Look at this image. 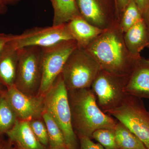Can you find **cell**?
<instances>
[{
  "label": "cell",
  "instance_id": "19",
  "mask_svg": "<svg viewBox=\"0 0 149 149\" xmlns=\"http://www.w3.org/2000/svg\"><path fill=\"white\" fill-rule=\"evenodd\" d=\"M6 91L0 96V136H1L6 134L18 120L7 98Z\"/></svg>",
  "mask_w": 149,
  "mask_h": 149
},
{
  "label": "cell",
  "instance_id": "10",
  "mask_svg": "<svg viewBox=\"0 0 149 149\" xmlns=\"http://www.w3.org/2000/svg\"><path fill=\"white\" fill-rule=\"evenodd\" d=\"M80 15L89 23L105 30L119 21L115 0H75Z\"/></svg>",
  "mask_w": 149,
  "mask_h": 149
},
{
  "label": "cell",
  "instance_id": "34",
  "mask_svg": "<svg viewBox=\"0 0 149 149\" xmlns=\"http://www.w3.org/2000/svg\"><path fill=\"white\" fill-rule=\"evenodd\" d=\"M2 138L1 136H0V143H1V141H2Z\"/></svg>",
  "mask_w": 149,
  "mask_h": 149
},
{
  "label": "cell",
  "instance_id": "26",
  "mask_svg": "<svg viewBox=\"0 0 149 149\" xmlns=\"http://www.w3.org/2000/svg\"><path fill=\"white\" fill-rule=\"evenodd\" d=\"M130 1V0H116V6L119 19L120 15Z\"/></svg>",
  "mask_w": 149,
  "mask_h": 149
},
{
  "label": "cell",
  "instance_id": "32",
  "mask_svg": "<svg viewBox=\"0 0 149 149\" xmlns=\"http://www.w3.org/2000/svg\"><path fill=\"white\" fill-rule=\"evenodd\" d=\"M7 90V88L4 85L0 80V96L5 92Z\"/></svg>",
  "mask_w": 149,
  "mask_h": 149
},
{
  "label": "cell",
  "instance_id": "17",
  "mask_svg": "<svg viewBox=\"0 0 149 149\" xmlns=\"http://www.w3.org/2000/svg\"><path fill=\"white\" fill-rule=\"evenodd\" d=\"M54 10L53 25L65 24L80 15L75 0H50Z\"/></svg>",
  "mask_w": 149,
  "mask_h": 149
},
{
  "label": "cell",
  "instance_id": "4",
  "mask_svg": "<svg viewBox=\"0 0 149 149\" xmlns=\"http://www.w3.org/2000/svg\"><path fill=\"white\" fill-rule=\"evenodd\" d=\"M101 70L85 48L77 47L68 58L61 75L68 91L90 88Z\"/></svg>",
  "mask_w": 149,
  "mask_h": 149
},
{
  "label": "cell",
  "instance_id": "23",
  "mask_svg": "<svg viewBox=\"0 0 149 149\" xmlns=\"http://www.w3.org/2000/svg\"><path fill=\"white\" fill-rule=\"evenodd\" d=\"M28 122L32 132L40 143L46 148L49 146L47 129L42 116L34 118Z\"/></svg>",
  "mask_w": 149,
  "mask_h": 149
},
{
  "label": "cell",
  "instance_id": "2",
  "mask_svg": "<svg viewBox=\"0 0 149 149\" xmlns=\"http://www.w3.org/2000/svg\"><path fill=\"white\" fill-rule=\"evenodd\" d=\"M68 98L72 127L77 138L92 139L97 129L114 130L118 121L100 108L91 88L68 91Z\"/></svg>",
  "mask_w": 149,
  "mask_h": 149
},
{
  "label": "cell",
  "instance_id": "20",
  "mask_svg": "<svg viewBox=\"0 0 149 149\" xmlns=\"http://www.w3.org/2000/svg\"><path fill=\"white\" fill-rule=\"evenodd\" d=\"M45 123L49 137V146L56 149H70L67 144L61 129L47 112L42 115Z\"/></svg>",
  "mask_w": 149,
  "mask_h": 149
},
{
  "label": "cell",
  "instance_id": "6",
  "mask_svg": "<svg viewBox=\"0 0 149 149\" xmlns=\"http://www.w3.org/2000/svg\"><path fill=\"white\" fill-rule=\"evenodd\" d=\"M19 60L14 87L25 95L36 96L42 79V48L18 49Z\"/></svg>",
  "mask_w": 149,
  "mask_h": 149
},
{
  "label": "cell",
  "instance_id": "24",
  "mask_svg": "<svg viewBox=\"0 0 149 149\" xmlns=\"http://www.w3.org/2000/svg\"><path fill=\"white\" fill-rule=\"evenodd\" d=\"M80 140V149H105L99 143H96L92 139L86 137L78 138Z\"/></svg>",
  "mask_w": 149,
  "mask_h": 149
},
{
  "label": "cell",
  "instance_id": "30",
  "mask_svg": "<svg viewBox=\"0 0 149 149\" xmlns=\"http://www.w3.org/2000/svg\"><path fill=\"white\" fill-rule=\"evenodd\" d=\"M7 10V6L2 0H0V15L6 13Z\"/></svg>",
  "mask_w": 149,
  "mask_h": 149
},
{
  "label": "cell",
  "instance_id": "31",
  "mask_svg": "<svg viewBox=\"0 0 149 149\" xmlns=\"http://www.w3.org/2000/svg\"><path fill=\"white\" fill-rule=\"evenodd\" d=\"M3 2L7 6L13 5L19 2L21 0H2Z\"/></svg>",
  "mask_w": 149,
  "mask_h": 149
},
{
  "label": "cell",
  "instance_id": "22",
  "mask_svg": "<svg viewBox=\"0 0 149 149\" xmlns=\"http://www.w3.org/2000/svg\"><path fill=\"white\" fill-rule=\"evenodd\" d=\"M98 142L105 149H118L116 141L114 130L100 128L94 131L92 139Z\"/></svg>",
  "mask_w": 149,
  "mask_h": 149
},
{
  "label": "cell",
  "instance_id": "29",
  "mask_svg": "<svg viewBox=\"0 0 149 149\" xmlns=\"http://www.w3.org/2000/svg\"><path fill=\"white\" fill-rule=\"evenodd\" d=\"M143 18L146 22L147 28H148L149 38V6L148 8H147V10L143 15ZM148 49H149V47Z\"/></svg>",
  "mask_w": 149,
  "mask_h": 149
},
{
  "label": "cell",
  "instance_id": "27",
  "mask_svg": "<svg viewBox=\"0 0 149 149\" xmlns=\"http://www.w3.org/2000/svg\"><path fill=\"white\" fill-rule=\"evenodd\" d=\"M135 1L142 14V17L149 6V0H135Z\"/></svg>",
  "mask_w": 149,
  "mask_h": 149
},
{
  "label": "cell",
  "instance_id": "33",
  "mask_svg": "<svg viewBox=\"0 0 149 149\" xmlns=\"http://www.w3.org/2000/svg\"><path fill=\"white\" fill-rule=\"evenodd\" d=\"M45 149H56L53 148H51V147L48 146V147H47V148H46Z\"/></svg>",
  "mask_w": 149,
  "mask_h": 149
},
{
  "label": "cell",
  "instance_id": "21",
  "mask_svg": "<svg viewBox=\"0 0 149 149\" xmlns=\"http://www.w3.org/2000/svg\"><path fill=\"white\" fill-rule=\"evenodd\" d=\"M142 18V14L135 0H130L119 18L120 29L124 33Z\"/></svg>",
  "mask_w": 149,
  "mask_h": 149
},
{
  "label": "cell",
  "instance_id": "7",
  "mask_svg": "<svg viewBox=\"0 0 149 149\" xmlns=\"http://www.w3.org/2000/svg\"><path fill=\"white\" fill-rule=\"evenodd\" d=\"M77 47L74 40L42 48V79L38 96H43L60 74L68 58Z\"/></svg>",
  "mask_w": 149,
  "mask_h": 149
},
{
  "label": "cell",
  "instance_id": "25",
  "mask_svg": "<svg viewBox=\"0 0 149 149\" xmlns=\"http://www.w3.org/2000/svg\"><path fill=\"white\" fill-rule=\"evenodd\" d=\"M14 35L0 33V54L6 45L12 40Z\"/></svg>",
  "mask_w": 149,
  "mask_h": 149
},
{
  "label": "cell",
  "instance_id": "13",
  "mask_svg": "<svg viewBox=\"0 0 149 149\" xmlns=\"http://www.w3.org/2000/svg\"><path fill=\"white\" fill-rule=\"evenodd\" d=\"M6 135L12 144L14 149L46 148L32 132L28 121L17 120Z\"/></svg>",
  "mask_w": 149,
  "mask_h": 149
},
{
  "label": "cell",
  "instance_id": "18",
  "mask_svg": "<svg viewBox=\"0 0 149 149\" xmlns=\"http://www.w3.org/2000/svg\"><path fill=\"white\" fill-rule=\"evenodd\" d=\"M114 132L118 149H147L134 133L118 121L115 128Z\"/></svg>",
  "mask_w": 149,
  "mask_h": 149
},
{
  "label": "cell",
  "instance_id": "8",
  "mask_svg": "<svg viewBox=\"0 0 149 149\" xmlns=\"http://www.w3.org/2000/svg\"><path fill=\"white\" fill-rule=\"evenodd\" d=\"M129 76H117L102 70L99 72L91 89L104 112L107 113L122 102L126 95L124 90Z\"/></svg>",
  "mask_w": 149,
  "mask_h": 149
},
{
  "label": "cell",
  "instance_id": "35",
  "mask_svg": "<svg viewBox=\"0 0 149 149\" xmlns=\"http://www.w3.org/2000/svg\"><path fill=\"white\" fill-rule=\"evenodd\" d=\"M116 1V0H115Z\"/></svg>",
  "mask_w": 149,
  "mask_h": 149
},
{
  "label": "cell",
  "instance_id": "1",
  "mask_svg": "<svg viewBox=\"0 0 149 149\" xmlns=\"http://www.w3.org/2000/svg\"><path fill=\"white\" fill-rule=\"evenodd\" d=\"M85 49L102 70L117 76H130L141 57H135L128 51L119 21L104 30Z\"/></svg>",
  "mask_w": 149,
  "mask_h": 149
},
{
  "label": "cell",
  "instance_id": "5",
  "mask_svg": "<svg viewBox=\"0 0 149 149\" xmlns=\"http://www.w3.org/2000/svg\"><path fill=\"white\" fill-rule=\"evenodd\" d=\"M107 113L125 125L149 149V112L142 99L126 95L120 104Z\"/></svg>",
  "mask_w": 149,
  "mask_h": 149
},
{
  "label": "cell",
  "instance_id": "9",
  "mask_svg": "<svg viewBox=\"0 0 149 149\" xmlns=\"http://www.w3.org/2000/svg\"><path fill=\"white\" fill-rule=\"evenodd\" d=\"M69 40L73 39L65 23L27 29L20 35H14L10 42L18 49L30 47H47Z\"/></svg>",
  "mask_w": 149,
  "mask_h": 149
},
{
  "label": "cell",
  "instance_id": "16",
  "mask_svg": "<svg viewBox=\"0 0 149 149\" xmlns=\"http://www.w3.org/2000/svg\"><path fill=\"white\" fill-rule=\"evenodd\" d=\"M124 40L130 54L135 57H141V52L149 47L148 32L143 19L124 32Z\"/></svg>",
  "mask_w": 149,
  "mask_h": 149
},
{
  "label": "cell",
  "instance_id": "3",
  "mask_svg": "<svg viewBox=\"0 0 149 149\" xmlns=\"http://www.w3.org/2000/svg\"><path fill=\"white\" fill-rule=\"evenodd\" d=\"M43 97L45 111L61 129L70 148L77 149V137L72 127L68 91L61 74Z\"/></svg>",
  "mask_w": 149,
  "mask_h": 149
},
{
  "label": "cell",
  "instance_id": "11",
  "mask_svg": "<svg viewBox=\"0 0 149 149\" xmlns=\"http://www.w3.org/2000/svg\"><path fill=\"white\" fill-rule=\"evenodd\" d=\"M6 95L18 120L29 121L42 117L45 110L43 96L27 95L14 86L7 88Z\"/></svg>",
  "mask_w": 149,
  "mask_h": 149
},
{
  "label": "cell",
  "instance_id": "28",
  "mask_svg": "<svg viewBox=\"0 0 149 149\" xmlns=\"http://www.w3.org/2000/svg\"><path fill=\"white\" fill-rule=\"evenodd\" d=\"M0 149H14L13 146L8 139H2L0 143Z\"/></svg>",
  "mask_w": 149,
  "mask_h": 149
},
{
  "label": "cell",
  "instance_id": "12",
  "mask_svg": "<svg viewBox=\"0 0 149 149\" xmlns=\"http://www.w3.org/2000/svg\"><path fill=\"white\" fill-rule=\"evenodd\" d=\"M124 91L126 95L149 99V58L141 56L129 76Z\"/></svg>",
  "mask_w": 149,
  "mask_h": 149
},
{
  "label": "cell",
  "instance_id": "14",
  "mask_svg": "<svg viewBox=\"0 0 149 149\" xmlns=\"http://www.w3.org/2000/svg\"><path fill=\"white\" fill-rule=\"evenodd\" d=\"M67 25L72 39L81 48H86L104 31L89 23L81 15L72 19Z\"/></svg>",
  "mask_w": 149,
  "mask_h": 149
},
{
  "label": "cell",
  "instance_id": "15",
  "mask_svg": "<svg viewBox=\"0 0 149 149\" xmlns=\"http://www.w3.org/2000/svg\"><path fill=\"white\" fill-rule=\"evenodd\" d=\"M10 41L0 54V80L7 88L14 86L19 60L18 49Z\"/></svg>",
  "mask_w": 149,
  "mask_h": 149
}]
</instances>
